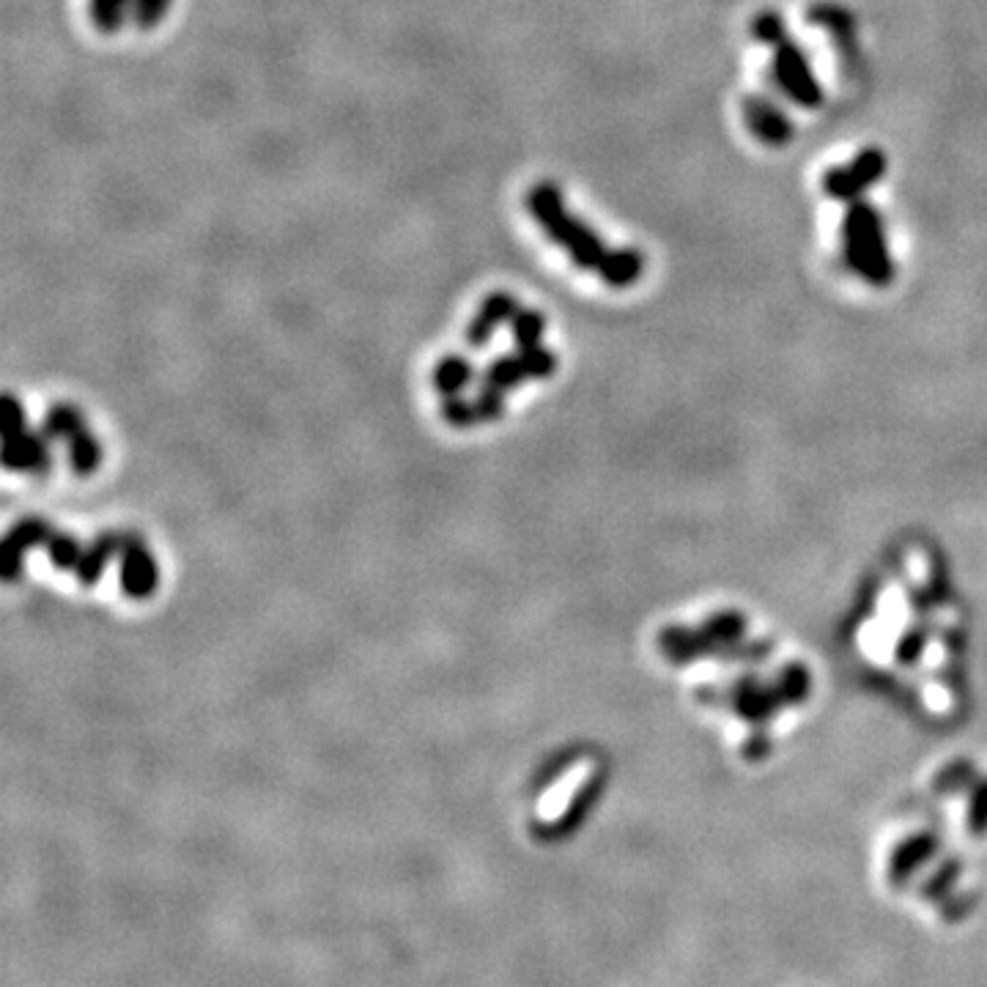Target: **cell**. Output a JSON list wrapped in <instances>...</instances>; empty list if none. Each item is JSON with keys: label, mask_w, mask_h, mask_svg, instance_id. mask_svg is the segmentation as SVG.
Returning <instances> with one entry per match:
<instances>
[{"label": "cell", "mask_w": 987, "mask_h": 987, "mask_svg": "<svg viewBox=\"0 0 987 987\" xmlns=\"http://www.w3.org/2000/svg\"><path fill=\"white\" fill-rule=\"evenodd\" d=\"M776 75H779L785 91L790 93L792 99H798V102L814 104L820 99L818 86H814L807 64H803V58L796 53V47H790V44H781L779 53H776Z\"/></svg>", "instance_id": "8992f818"}, {"label": "cell", "mask_w": 987, "mask_h": 987, "mask_svg": "<svg viewBox=\"0 0 987 987\" xmlns=\"http://www.w3.org/2000/svg\"><path fill=\"white\" fill-rule=\"evenodd\" d=\"M3 467L14 473L47 475L49 473V440L38 434H22L20 440L3 442Z\"/></svg>", "instance_id": "5b68a950"}, {"label": "cell", "mask_w": 987, "mask_h": 987, "mask_svg": "<svg viewBox=\"0 0 987 987\" xmlns=\"http://www.w3.org/2000/svg\"><path fill=\"white\" fill-rule=\"evenodd\" d=\"M847 249H851L853 266L864 271L873 280L889 277V258H886L880 223L867 207H858L847 220Z\"/></svg>", "instance_id": "7a4b0ae2"}, {"label": "cell", "mask_w": 987, "mask_h": 987, "mask_svg": "<svg viewBox=\"0 0 987 987\" xmlns=\"http://www.w3.org/2000/svg\"><path fill=\"white\" fill-rule=\"evenodd\" d=\"M25 407L20 403V398L5 392L3 396V409H0V431H3V442L20 440L25 431Z\"/></svg>", "instance_id": "ac0fdd59"}, {"label": "cell", "mask_w": 987, "mask_h": 987, "mask_svg": "<svg viewBox=\"0 0 987 987\" xmlns=\"http://www.w3.org/2000/svg\"><path fill=\"white\" fill-rule=\"evenodd\" d=\"M66 445H69L71 473L80 475V478H88V475L97 473L99 464H102V447H99L97 436L91 431H77L71 440H66Z\"/></svg>", "instance_id": "30bf717a"}, {"label": "cell", "mask_w": 987, "mask_h": 987, "mask_svg": "<svg viewBox=\"0 0 987 987\" xmlns=\"http://www.w3.org/2000/svg\"><path fill=\"white\" fill-rule=\"evenodd\" d=\"M49 530L47 521L42 519H22L16 521L9 530V535L3 537V552H0V570H3V581H16L22 574V559L31 548L47 546Z\"/></svg>", "instance_id": "277c9868"}, {"label": "cell", "mask_w": 987, "mask_h": 987, "mask_svg": "<svg viewBox=\"0 0 987 987\" xmlns=\"http://www.w3.org/2000/svg\"><path fill=\"white\" fill-rule=\"evenodd\" d=\"M880 170H884V157H880V152H867L856 165H851L847 170L831 174L829 190L840 198L853 196V192H862L864 187L873 185V181L878 179Z\"/></svg>", "instance_id": "9c48e42d"}, {"label": "cell", "mask_w": 987, "mask_h": 987, "mask_svg": "<svg viewBox=\"0 0 987 987\" xmlns=\"http://www.w3.org/2000/svg\"><path fill=\"white\" fill-rule=\"evenodd\" d=\"M475 407H478L480 423H491L499 420L504 412V392L494 390V387H480L478 398H475Z\"/></svg>", "instance_id": "7402d4cb"}, {"label": "cell", "mask_w": 987, "mask_h": 987, "mask_svg": "<svg viewBox=\"0 0 987 987\" xmlns=\"http://www.w3.org/2000/svg\"><path fill=\"white\" fill-rule=\"evenodd\" d=\"M519 313V302H515L510 293H491L484 304H480L478 315L469 321L467 326V341L469 346H486L491 341L494 330L504 321H513V315Z\"/></svg>", "instance_id": "52a82bcc"}, {"label": "cell", "mask_w": 987, "mask_h": 987, "mask_svg": "<svg viewBox=\"0 0 987 987\" xmlns=\"http://www.w3.org/2000/svg\"><path fill=\"white\" fill-rule=\"evenodd\" d=\"M159 587V565L152 557L141 535L126 532L124 552H121V590L132 601H146Z\"/></svg>", "instance_id": "3957f363"}, {"label": "cell", "mask_w": 987, "mask_h": 987, "mask_svg": "<svg viewBox=\"0 0 987 987\" xmlns=\"http://www.w3.org/2000/svg\"><path fill=\"white\" fill-rule=\"evenodd\" d=\"M598 275L612 288H625L642 275V255L634 253V249H614V253H609L607 264L601 266Z\"/></svg>", "instance_id": "7c38bea8"}, {"label": "cell", "mask_w": 987, "mask_h": 987, "mask_svg": "<svg viewBox=\"0 0 987 987\" xmlns=\"http://www.w3.org/2000/svg\"><path fill=\"white\" fill-rule=\"evenodd\" d=\"M526 207H530L535 223L546 231L548 240L568 249V255L579 269L601 271V266L609 258V249L603 247L601 236L596 231H590L581 220L565 212L563 192H559L557 185L541 181V185L532 187V192L526 196Z\"/></svg>", "instance_id": "6da1fadb"}, {"label": "cell", "mask_w": 987, "mask_h": 987, "mask_svg": "<svg viewBox=\"0 0 987 987\" xmlns=\"http://www.w3.org/2000/svg\"><path fill=\"white\" fill-rule=\"evenodd\" d=\"M168 9L170 0H132L130 20L141 31H154L163 22V16L168 14Z\"/></svg>", "instance_id": "d6986e66"}, {"label": "cell", "mask_w": 987, "mask_h": 987, "mask_svg": "<svg viewBox=\"0 0 987 987\" xmlns=\"http://www.w3.org/2000/svg\"><path fill=\"white\" fill-rule=\"evenodd\" d=\"M475 379V368L464 357H445L434 368V390L440 396H458Z\"/></svg>", "instance_id": "8fae6325"}, {"label": "cell", "mask_w": 987, "mask_h": 987, "mask_svg": "<svg viewBox=\"0 0 987 987\" xmlns=\"http://www.w3.org/2000/svg\"><path fill=\"white\" fill-rule=\"evenodd\" d=\"M510 330H513V341L519 348H532V346H541V337L546 332V321L537 310L530 308H519V313L513 315L510 321Z\"/></svg>", "instance_id": "9a60e30c"}, {"label": "cell", "mask_w": 987, "mask_h": 987, "mask_svg": "<svg viewBox=\"0 0 987 987\" xmlns=\"http://www.w3.org/2000/svg\"><path fill=\"white\" fill-rule=\"evenodd\" d=\"M519 357L524 363V370L530 379H548L554 374V368H557V357H554L552 348H519Z\"/></svg>", "instance_id": "ffe728a7"}, {"label": "cell", "mask_w": 987, "mask_h": 987, "mask_svg": "<svg viewBox=\"0 0 987 987\" xmlns=\"http://www.w3.org/2000/svg\"><path fill=\"white\" fill-rule=\"evenodd\" d=\"M524 379H530V376H526L521 357H499L484 370V387H494L499 392L513 390Z\"/></svg>", "instance_id": "5bb4252c"}, {"label": "cell", "mask_w": 987, "mask_h": 987, "mask_svg": "<svg viewBox=\"0 0 987 987\" xmlns=\"http://www.w3.org/2000/svg\"><path fill=\"white\" fill-rule=\"evenodd\" d=\"M82 429H86V425H82L80 409L69 407V403H58V407L49 409L47 418H44V423H42V434L47 436L49 442H55V440L66 442Z\"/></svg>", "instance_id": "4fadbf2b"}, {"label": "cell", "mask_w": 987, "mask_h": 987, "mask_svg": "<svg viewBox=\"0 0 987 987\" xmlns=\"http://www.w3.org/2000/svg\"><path fill=\"white\" fill-rule=\"evenodd\" d=\"M47 554L49 563L58 570H75L77 563L82 557V546L75 535H66V532H53L47 541Z\"/></svg>", "instance_id": "e0dca14e"}, {"label": "cell", "mask_w": 987, "mask_h": 987, "mask_svg": "<svg viewBox=\"0 0 987 987\" xmlns=\"http://www.w3.org/2000/svg\"><path fill=\"white\" fill-rule=\"evenodd\" d=\"M124 543H126L124 532H104V535H99L91 546L82 548V557L75 568L77 581L86 587L97 585L104 574V565H108L115 554L124 552Z\"/></svg>", "instance_id": "ba28073f"}, {"label": "cell", "mask_w": 987, "mask_h": 987, "mask_svg": "<svg viewBox=\"0 0 987 987\" xmlns=\"http://www.w3.org/2000/svg\"><path fill=\"white\" fill-rule=\"evenodd\" d=\"M130 9L132 0H91V20L97 31L115 33L124 27Z\"/></svg>", "instance_id": "2e32d148"}, {"label": "cell", "mask_w": 987, "mask_h": 987, "mask_svg": "<svg viewBox=\"0 0 987 987\" xmlns=\"http://www.w3.org/2000/svg\"><path fill=\"white\" fill-rule=\"evenodd\" d=\"M442 418H445L451 425H456V429H469V425L480 423L478 407L464 401L462 396H447L445 401H442Z\"/></svg>", "instance_id": "44dd1931"}]
</instances>
